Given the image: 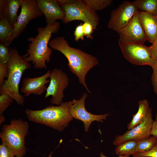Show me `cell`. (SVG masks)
Returning a JSON list of instances; mask_svg holds the SVG:
<instances>
[{"mask_svg":"<svg viewBox=\"0 0 157 157\" xmlns=\"http://www.w3.org/2000/svg\"><path fill=\"white\" fill-rule=\"evenodd\" d=\"M60 26V22H56L52 24H47L44 27L37 28V36L28 38L31 43L28 45L26 54L22 56L27 61L31 62L34 68H47L46 63L49 62L52 53V48L48 44L52 34L57 33Z\"/></svg>","mask_w":157,"mask_h":157,"instance_id":"cell-2","label":"cell"},{"mask_svg":"<svg viewBox=\"0 0 157 157\" xmlns=\"http://www.w3.org/2000/svg\"><path fill=\"white\" fill-rule=\"evenodd\" d=\"M157 141V137L153 136L138 140L136 153H144L149 151L153 147Z\"/></svg>","mask_w":157,"mask_h":157,"instance_id":"cell-21","label":"cell"},{"mask_svg":"<svg viewBox=\"0 0 157 157\" xmlns=\"http://www.w3.org/2000/svg\"><path fill=\"white\" fill-rule=\"evenodd\" d=\"M138 10L129 23L117 33L118 41L124 43L144 44L148 39L139 19Z\"/></svg>","mask_w":157,"mask_h":157,"instance_id":"cell-11","label":"cell"},{"mask_svg":"<svg viewBox=\"0 0 157 157\" xmlns=\"http://www.w3.org/2000/svg\"><path fill=\"white\" fill-rule=\"evenodd\" d=\"M84 3L91 10L96 12L103 10L109 6L112 0H83Z\"/></svg>","mask_w":157,"mask_h":157,"instance_id":"cell-23","label":"cell"},{"mask_svg":"<svg viewBox=\"0 0 157 157\" xmlns=\"http://www.w3.org/2000/svg\"><path fill=\"white\" fill-rule=\"evenodd\" d=\"M53 152H51L50 154L47 157H52V155L53 154Z\"/></svg>","mask_w":157,"mask_h":157,"instance_id":"cell-36","label":"cell"},{"mask_svg":"<svg viewBox=\"0 0 157 157\" xmlns=\"http://www.w3.org/2000/svg\"><path fill=\"white\" fill-rule=\"evenodd\" d=\"M155 19H156V20L157 21V15L156 16H155Z\"/></svg>","mask_w":157,"mask_h":157,"instance_id":"cell-38","label":"cell"},{"mask_svg":"<svg viewBox=\"0 0 157 157\" xmlns=\"http://www.w3.org/2000/svg\"><path fill=\"white\" fill-rule=\"evenodd\" d=\"M133 157H157V141L153 147L149 151L141 153H136Z\"/></svg>","mask_w":157,"mask_h":157,"instance_id":"cell-26","label":"cell"},{"mask_svg":"<svg viewBox=\"0 0 157 157\" xmlns=\"http://www.w3.org/2000/svg\"><path fill=\"white\" fill-rule=\"evenodd\" d=\"M49 78L50 82L46 90L45 99L51 96L50 103L59 105L63 102V91L69 83L68 77L61 69L55 68L51 71Z\"/></svg>","mask_w":157,"mask_h":157,"instance_id":"cell-9","label":"cell"},{"mask_svg":"<svg viewBox=\"0 0 157 157\" xmlns=\"http://www.w3.org/2000/svg\"><path fill=\"white\" fill-rule=\"evenodd\" d=\"M10 58L8 46L0 44V63L6 64L8 63Z\"/></svg>","mask_w":157,"mask_h":157,"instance_id":"cell-25","label":"cell"},{"mask_svg":"<svg viewBox=\"0 0 157 157\" xmlns=\"http://www.w3.org/2000/svg\"><path fill=\"white\" fill-rule=\"evenodd\" d=\"M38 6L45 16L47 24H52L56 20H63L65 13L57 0H37Z\"/></svg>","mask_w":157,"mask_h":157,"instance_id":"cell-15","label":"cell"},{"mask_svg":"<svg viewBox=\"0 0 157 157\" xmlns=\"http://www.w3.org/2000/svg\"><path fill=\"white\" fill-rule=\"evenodd\" d=\"M138 16L148 41L152 44L157 36V21L155 16L147 13L139 11Z\"/></svg>","mask_w":157,"mask_h":157,"instance_id":"cell-17","label":"cell"},{"mask_svg":"<svg viewBox=\"0 0 157 157\" xmlns=\"http://www.w3.org/2000/svg\"><path fill=\"white\" fill-rule=\"evenodd\" d=\"M43 15L38 7L37 0H23L21 12L14 26L13 35L4 45L8 46L24 31L31 20Z\"/></svg>","mask_w":157,"mask_h":157,"instance_id":"cell-7","label":"cell"},{"mask_svg":"<svg viewBox=\"0 0 157 157\" xmlns=\"http://www.w3.org/2000/svg\"><path fill=\"white\" fill-rule=\"evenodd\" d=\"M28 129V123L20 118L11 120L10 124H4L1 128L2 144L11 149L16 157H23L26 153L25 137Z\"/></svg>","mask_w":157,"mask_h":157,"instance_id":"cell-5","label":"cell"},{"mask_svg":"<svg viewBox=\"0 0 157 157\" xmlns=\"http://www.w3.org/2000/svg\"><path fill=\"white\" fill-rule=\"evenodd\" d=\"M100 157H107L104 155L102 153H100L99 154ZM117 157H130L129 156H120Z\"/></svg>","mask_w":157,"mask_h":157,"instance_id":"cell-35","label":"cell"},{"mask_svg":"<svg viewBox=\"0 0 157 157\" xmlns=\"http://www.w3.org/2000/svg\"><path fill=\"white\" fill-rule=\"evenodd\" d=\"M8 75V63L3 64L0 63V87L3 84L5 78H7Z\"/></svg>","mask_w":157,"mask_h":157,"instance_id":"cell-27","label":"cell"},{"mask_svg":"<svg viewBox=\"0 0 157 157\" xmlns=\"http://www.w3.org/2000/svg\"><path fill=\"white\" fill-rule=\"evenodd\" d=\"M137 10L133 2L124 1L111 12L108 27L117 32L129 23Z\"/></svg>","mask_w":157,"mask_h":157,"instance_id":"cell-10","label":"cell"},{"mask_svg":"<svg viewBox=\"0 0 157 157\" xmlns=\"http://www.w3.org/2000/svg\"><path fill=\"white\" fill-rule=\"evenodd\" d=\"M138 141L129 140L118 145L115 149L116 154L119 156L133 155L136 153Z\"/></svg>","mask_w":157,"mask_h":157,"instance_id":"cell-19","label":"cell"},{"mask_svg":"<svg viewBox=\"0 0 157 157\" xmlns=\"http://www.w3.org/2000/svg\"><path fill=\"white\" fill-rule=\"evenodd\" d=\"M9 51L10 58L8 63V76L0 87V93L9 95L17 104L22 106L25 99L19 93V85L24 72L29 69L31 65L19 55L15 48H10Z\"/></svg>","mask_w":157,"mask_h":157,"instance_id":"cell-4","label":"cell"},{"mask_svg":"<svg viewBox=\"0 0 157 157\" xmlns=\"http://www.w3.org/2000/svg\"><path fill=\"white\" fill-rule=\"evenodd\" d=\"M149 49L153 58L157 60V36Z\"/></svg>","mask_w":157,"mask_h":157,"instance_id":"cell-32","label":"cell"},{"mask_svg":"<svg viewBox=\"0 0 157 157\" xmlns=\"http://www.w3.org/2000/svg\"><path fill=\"white\" fill-rule=\"evenodd\" d=\"M139 108L137 113L132 115L133 118L127 124L128 130H130L141 123L146 117L150 108L148 101L146 99L138 102Z\"/></svg>","mask_w":157,"mask_h":157,"instance_id":"cell-18","label":"cell"},{"mask_svg":"<svg viewBox=\"0 0 157 157\" xmlns=\"http://www.w3.org/2000/svg\"><path fill=\"white\" fill-rule=\"evenodd\" d=\"M50 47L60 52L66 57L71 72L78 78L81 84L89 93L85 81L86 74L98 64L97 58L81 50L71 47L63 36H58L49 41Z\"/></svg>","mask_w":157,"mask_h":157,"instance_id":"cell-1","label":"cell"},{"mask_svg":"<svg viewBox=\"0 0 157 157\" xmlns=\"http://www.w3.org/2000/svg\"><path fill=\"white\" fill-rule=\"evenodd\" d=\"M133 2L138 10L154 16L157 15V0H136Z\"/></svg>","mask_w":157,"mask_h":157,"instance_id":"cell-20","label":"cell"},{"mask_svg":"<svg viewBox=\"0 0 157 157\" xmlns=\"http://www.w3.org/2000/svg\"><path fill=\"white\" fill-rule=\"evenodd\" d=\"M88 96L86 93H84L79 99L76 100L69 109L70 114L73 118L80 120L83 122L85 131L86 132L88 131L93 122L97 121L102 122L108 115V113L96 115L88 112L85 106V100Z\"/></svg>","mask_w":157,"mask_h":157,"instance_id":"cell-12","label":"cell"},{"mask_svg":"<svg viewBox=\"0 0 157 157\" xmlns=\"http://www.w3.org/2000/svg\"><path fill=\"white\" fill-rule=\"evenodd\" d=\"M118 44L124 57L132 64L151 66L155 60L153 58L149 47L144 44L124 43L119 41Z\"/></svg>","mask_w":157,"mask_h":157,"instance_id":"cell-8","label":"cell"},{"mask_svg":"<svg viewBox=\"0 0 157 157\" xmlns=\"http://www.w3.org/2000/svg\"><path fill=\"white\" fill-rule=\"evenodd\" d=\"M74 39L76 41H78L79 40H84L85 36L83 31V24L81 23L76 27L74 31Z\"/></svg>","mask_w":157,"mask_h":157,"instance_id":"cell-29","label":"cell"},{"mask_svg":"<svg viewBox=\"0 0 157 157\" xmlns=\"http://www.w3.org/2000/svg\"><path fill=\"white\" fill-rule=\"evenodd\" d=\"M83 26L85 36L88 38L93 39L92 34L94 29L92 24L88 22H84Z\"/></svg>","mask_w":157,"mask_h":157,"instance_id":"cell-31","label":"cell"},{"mask_svg":"<svg viewBox=\"0 0 157 157\" xmlns=\"http://www.w3.org/2000/svg\"><path fill=\"white\" fill-rule=\"evenodd\" d=\"M155 120L157 121V113L156 114V119H155Z\"/></svg>","mask_w":157,"mask_h":157,"instance_id":"cell-37","label":"cell"},{"mask_svg":"<svg viewBox=\"0 0 157 157\" xmlns=\"http://www.w3.org/2000/svg\"><path fill=\"white\" fill-rule=\"evenodd\" d=\"M151 135L157 137V121H154L151 132Z\"/></svg>","mask_w":157,"mask_h":157,"instance_id":"cell-33","label":"cell"},{"mask_svg":"<svg viewBox=\"0 0 157 157\" xmlns=\"http://www.w3.org/2000/svg\"><path fill=\"white\" fill-rule=\"evenodd\" d=\"M76 101L63 102L58 106H48L40 110L26 109L25 113L29 121L62 131L73 119L69 109Z\"/></svg>","mask_w":157,"mask_h":157,"instance_id":"cell-3","label":"cell"},{"mask_svg":"<svg viewBox=\"0 0 157 157\" xmlns=\"http://www.w3.org/2000/svg\"><path fill=\"white\" fill-rule=\"evenodd\" d=\"M51 70H48L42 76L37 77L31 78L29 77L24 78L22 81L20 92L25 97L29 96L31 94L35 95H42L46 90V85L50 83L49 78Z\"/></svg>","mask_w":157,"mask_h":157,"instance_id":"cell-14","label":"cell"},{"mask_svg":"<svg viewBox=\"0 0 157 157\" xmlns=\"http://www.w3.org/2000/svg\"><path fill=\"white\" fill-rule=\"evenodd\" d=\"M13 151L7 146L2 144L0 145V157H14Z\"/></svg>","mask_w":157,"mask_h":157,"instance_id":"cell-30","label":"cell"},{"mask_svg":"<svg viewBox=\"0 0 157 157\" xmlns=\"http://www.w3.org/2000/svg\"><path fill=\"white\" fill-rule=\"evenodd\" d=\"M61 6L65 13V18L63 20V23L80 20L90 24L94 30L97 29L99 17L96 12L89 7L83 0H74L71 4Z\"/></svg>","mask_w":157,"mask_h":157,"instance_id":"cell-6","label":"cell"},{"mask_svg":"<svg viewBox=\"0 0 157 157\" xmlns=\"http://www.w3.org/2000/svg\"><path fill=\"white\" fill-rule=\"evenodd\" d=\"M59 5L61 6L71 4L72 3L74 0H57Z\"/></svg>","mask_w":157,"mask_h":157,"instance_id":"cell-34","label":"cell"},{"mask_svg":"<svg viewBox=\"0 0 157 157\" xmlns=\"http://www.w3.org/2000/svg\"><path fill=\"white\" fill-rule=\"evenodd\" d=\"M154 122L152 118V109L150 108L146 117L141 123L128 130L123 134L117 136L113 142V144L117 146L128 140H139L150 136Z\"/></svg>","mask_w":157,"mask_h":157,"instance_id":"cell-13","label":"cell"},{"mask_svg":"<svg viewBox=\"0 0 157 157\" xmlns=\"http://www.w3.org/2000/svg\"><path fill=\"white\" fill-rule=\"evenodd\" d=\"M13 28L7 22L0 20V44L5 45L12 36Z\"/></svg>","mask_w":157,"mask_h":157,"instance_id":"cell-22","label":"cell"},{"mask_svg":"<svg viewBox=\"0 0 157 157\" xmlns=\"http://www.w3.org/2000/svg\"><path fill=\"white\" fill-rule=\"evenodd\" d=\"M14 100L10 96L6 94H2L0 96V125L5 121L3 112Z\"/></svg>","mask_w":157,"mask_h":157,"instance_id":"cell-24","label":"cell"},{"mask_svg":"<svg viewBox=\"0 0 157 157\" xmlns=\"http://www.w3.org/2000/svg\"><path fill=\"white\" fill-rule=\"evenodd\" d=\"M151 67L153 72L151 77V81L154 88V90L157 94V60H155Z\"/></svg>","mask_w":157,"mask_h":157,"instance_id":"cell-28","label":"cell"},{"mask_svg":"<svg viewBox=\"0 0 157 157\" xmlns=\"http://www.w3.org/2000/svg\"><path fill=\"white\" fill-rule=\"evenodd\" d=\"M23 1V0H0V20L7 22L13 28L18 16L17 12L21 7Z\"/></svg>","mask_w":157,"mask_h":157,"instance_id":"cell-16","label":"cell"}]
</instances>
